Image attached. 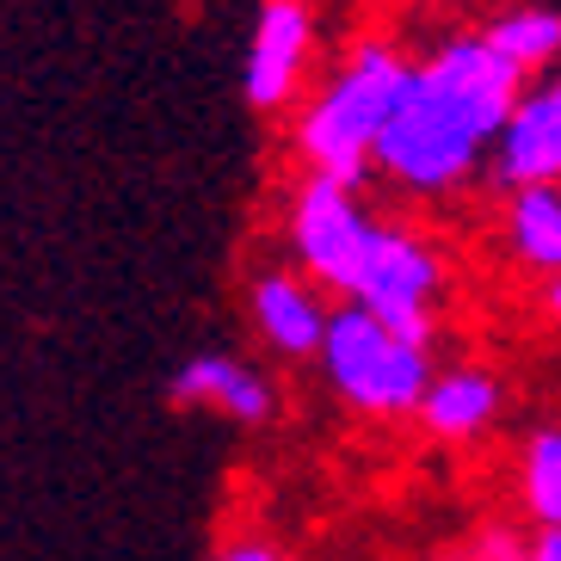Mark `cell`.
Segmentation results:
<instances>
[{"mask_svg": "<svg viewBox=\"0 0 561 561\" xmlns=\"http://www.w3.org/2000/svg\"><path fill=\"white\" fill-rule=\"evenodd\" d=\"M438 297H445V260L413 229L377 222L370 253H364V272L346 302L370 309L382 328H396L413 346H432V309H438Z\"/></svg>", "mask_w": 561, "mask_h": 561, "instance_id": "277c9868", "label": "cell"}, {"mask_svg": "<svg viewBox=\"0 0 561 561\" xmlns=\"http://www.w3.org/2000/svg\"><path fill=\"white\" fill-rule=\"evenodd\" d=\"M210 561H284V549L265 543V537H234V543H222Z\"/></svg>", "mask_w": 561, "mask_h": 561, "instance_id": "9a60e30c", "label": "cell"}, {"mask_svg": "<svg viewBox=\"0 0 561 561\" xmlns=\"http://www.w3.org/2000/svg\"><path fill=\"white\" fill-rule=\"evenodd\" d=\"M370 234H377V222L358 204V185L309 173L290 192V248H297L302 278H314L321 290L352 297V284L364 272V253H370Z\"/></svg>", "mask_w": 561, "mask_h": 561, "instance_id": "5b68a950", "label": "cell"}, {"mask_svg": "<svg viewBox=\"0 0 561 561\" xmlns=\"http://www.w3.org/2000/svg\"><path fill=\"white\" fill-rule=\"evenodd\" d=\"M525 561H561V525L530 530V549H525Z\"/></svg>", "mask_w": 561, "mask_h": 561, "instance_id": "2e32d148", "label": "cell"}, {"mask_svg": "<svg viewBox=\"0 0 561 561\" xmlns=\"http://www.w3.org/2000/svg\"><path fill=\"white\" fill-rule=\"evenodd\" d=\"M549 314L561 321V278H549Z\"/></svg>", "mask_w": 561, "mask_h": 561, "instance_id": "e0dca14e", "label": "cell"}, {"mask_svg": "<svg viewBox=\"0 0 561 561\" xmlns=\"http://www.w3.org/2000/svg\"><path fill=\"white\" fill-rule=\"evenodd\" d=\"M321 377L346 408L370 420H401V413H420L438 370H432V346H413L396 328H382L370 309L340 302L321 340Z\"/></svg>", "mask_w": 561, "mask_h": 561, "instance_id": "3957f363", "label": "cell"}, {"mask_svg": "<svg viewBox=\"0 0 561 561\" xmlns=\"http://www.w3.org/2000/svg\"><path fill=\"white\" fill-rule=\"evenodd\" d=\"M248 314L253 333L278 358H321V340H328L333 309L321 302V284L302 278V272H260L248 284Z\"/></svg>", "mask_w": 561, "mask_h": 561, "instance_id": "ba28073f", "label": "cell"}, {"mask_svg": "<svg viewBox=\"0 0 561 561\" xmlns=\"http://www.w3.org/2000/svg\"><path fill=\"white\" fill-rule=\"evenodd\" d=\"M173 408H204V413H222L234 426H265L278 413V389L265 370H253L241 352H192V358L173 370L167 382Z\"/></svg>", "mask_w": 561, "mask_h": 561, "instance_id": "52a82bcc", "label": "cell"}, {"mask_svg": "<svg viewBox=\"0 0 561 561\" xmlns=\"http://www.w3.org/2000/svg\"><path fill=\"white\" fill-rule=\"evenodd\" d=\"M518 500L543 525H561V426H537L518 457Z\"/></svg>", "mask_w": 561, "mask_h": 561, "instance_id": "4fadbf2b", "label": "cell"}, {"mask_svg": "<svg viewBox=\"0 0 561 561\" xmlns=\"http://www.w3.org/2000/svg\"><path fill=\"white\" fill-rule=\"evenodd\" d=\"M481 37H488L518 75L549 68V62H561V7H537V0H530V7H506V13L488 19Z\"/></svg>", "mask_w": 561, "mask_h": 561, "instance_id": "7c38bea8", "label": "cell"}, {"mask_svg": "<svg viewBox=\"0 0 561 561\" xmlns=\"http://www.w3.org/2000/svg\"><path fill=\"white\" fill-rule=\"evenodd\" d=\"M438 561H476V556H438Z\"/></svg>", "mask_w": 561, "mask_h": 561, "instance_id": "ac0fdd59", "label": "cell"}, {"mask_svg": "<svg viewBox=\"0 0 561 561\" xmlns=\"http://www.w3.org/2000/svg\"><path fill=\"white\" fill-rule=\"evenodd\" d=\"M494 173L518 192V185H561V93L537 87L518 100L506 117V130L494 142Z\"/></svg>", "mask_w": 561, "mask_h": 561, "instance_id": "9c48e42d", "label": "cell"}, {"mask_svg": "<svg viewBox=\"0 0 561 561\" xmlns=\"http://www.w3.org/2000/svg\"><path fill=\"white\" fill-rule=\"evenodd\" d=\"M500 377L494 370H481V364H457V370H445V377H432L426 401H420V426L432 432V438H450V445H462V438H481V432L500 420Z\"/></svg>", "mask_w": 561, "mask_h": 561, "instance_id": "30bf717a", "label": "cell"}, {"mask_svg": "<svg viewBox=\"0 0 561 561\" xmlns=\"http://www.w3.org/2000/svg\"><path fill=\"white\" fill-rule=\"evenodd\" d=\"M506 248L525 272L561 278V185H518L506 198Z\"/></svg>", "mask_w": 561, "mask_h": 561, "instance_id": "8fae6325", "label": "cell"}, {"mask_svg": "<svg viewBox=\"0 0 561 561\" xmlns=\"http://www.w3.org/2000/svg\"><path fill=\"white\" fill-rule=\"evenodd\" d=\"M525 549H530V537H518V530H506V525L476 537V561H525Z\"/></svg>", "mask_w": 561, "mask_h": 561, "instance_id": "5bb4252c", "label": "cell"}, {"mask_svg": "<svg viewBox=\"0 0 561 561\" xmlns=\"http://www.w3.org/2000/svg\"><path fill=\"white\" fill-rule=\"evenodd\" d=\"M413 81V62L382 44V37H364L358 50L340 62L321 93L302 105L297 117V154L309 173L321 180H340V185H358L370 167H377V136L396 112L401 87Z\"/></svg>", "mask_w": 561, "mask_h": 561, "instance_id": "7a4b0ae2", "label": "cell"}, {"mask_svg": "<svg viewBox=\"0 0 561 561\" xmlns=\"http://www.w3.org/2000/svg\"><path fill=\"white\" fill-rule=\"evenodd\" d=\"M314 56V7L309 0H260L248 37V62H241V100L253 112H284L297 100L302 75Z\"/></svg>", "mask_w": 561, "mask_h": 561, "instance_id": "8992f818", "label": "cell"}, {"mask_svg": "<svg viewBox=\"0 0 561 561\" xmlns=\"http://www.w3.org/2000/svg\"><path fill=\"white\" fill-rule=\"evenodd\" d=\"M525 100V75L488 37H450L413 62L396 112L377 136V173L408 192H450L500 142L506 117Z\"/></svg>", "mask_w": 561, "mask_h": 561, "instance_id": "6da1fadb", "label": "cell"}, {"mask_svg": "<svg viewBox=\"0 0 561 561\" xmlns=\"http://www.w3.org/2000/svg\"><path fill=\"white\" fill-rule=\"evenodd\" d=\"M556 93H561V81H556Z\"/></svg>", "mask_w": 561, "mask_h": 561, "instance_id": "d6986e66", "label": "cell"}]
</instances>
